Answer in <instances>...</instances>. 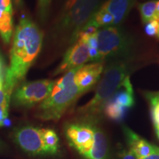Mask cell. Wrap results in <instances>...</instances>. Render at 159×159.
<instances>
[{
  "label": "cell",
  "instance_id": "cell-2",
  "mask_svg": "<svg viewBox=\"0 0 159 159\" xmlns=\"http://www.w3.org/2000/svg\"><path fill=\"white\" fill-rule=\"evenodd\" d=\"M134 57L116 60L107 63L92 99L77 109L80 119H100L105 105L114 95L122 81L134 69Z\"/></svg>",
  "mask_w": 159,
  "mask_h": 159
},
{
  "label": "cell",
  "instance_id": "cell-4",
  "mask_svg": "<svg viewBox=\"0 0 159 159\" xmlns=\"http://www.w3.org/2000/svg\"><path fill=\"white\" fill-rule=\"evenodd\" d=\"M102 0H67L57 28L69 36V43L76 42L77 35L101 5Z\"/></svg>",
  "mask_w": 159,
  "mask_h": 159
},
{
  "label": "cell",
  "instance_id": "cell-26",
  "mask_svg": "<svg viewBox=\"0 0 159 159\" xmlns=\"http://www.w3.org/2000/svg\"><path fill=\"white\" fill-rule=\"evenodd\" d=\"M138 159H159V148L154 146L153 150H152V152L150 155H148L146 157H144V158Z\"/></svg>",
  "mask_w": 159,
  "mask_h": 159
},
{
  "label": "cell",
  "instance_id": "cell-9",
  "mask_svg": "<svg viewBox=\"0 0 159 159\" xmlns=\"http://www.w3.org/2000/svg\"><path fill=\"white\" fill-rule=\"evenodd\" d=\"M90 61L89 47L83 41H77L69 47L65 53L63 58L58 67L55 69L53 75L66 73L71 69L80 68Z\"/></svg>",
  "mask_w": 159,
  "mask_h": 159
},
{
  "label": "cell",
  "instance_id": "cell-30",
  "mask_svg": "<svg viewBox=\"0 0 159 159\" xmlns=\"http://www.w3.org/2000/svg\"><path fill=\"white\" fill-rule=\"evenodd\" d=\"M3 81H2V78H1V76H0V88H2L3 87Z\"/></svg>",
  "mask_w": 159,
  "mask_h": 159
},
{
  "label": "cell",
  "instance_id": "cell-21",
  "mask_svg": "<svg viewBox=\"0 0 159 159\" xmlns=\"http://www.w3.org/2000/svg\"><path fill=\"white\" fill-rule=\"evenodd\" d=\"M99 28V26L92 19V18H91L90 20L83 26V28L79 32L77 41H83V42L86 43L89 38L96 34Z\"/></svg>",
  "mask_w": 159,
  "mask_h": 159
},
{
  "label": "cell",
  "instance_id": "cell-17",
  "mask_svg": "<svg viewBox=\"0 0 159 159\" xmlns=\"http://www.w3.org/2000/svg\"><path fill=\"white\" fill-rule=\"evenodd\" d=\"M129 109L120 106L112 101L108 100V102L105 105L103 114L109 119L116 122H120L125 119Z\"/></svg>",
  "mask_w": 159,
  "mask_h": 159
},
{
  "label": "cell",
  "instance_id": "cell-27",
  "mask_svg": "<svg viewBox=\"0 0 159 159\" xmlns=\"http://www.w3.org/2000/svg\"><path fill=\"white\" fill-rule=\"evenodd\" d=\"M155 19L159 20V0L157 1L156 13H155Z\"/></svg>",
  "mask_w": 159,
  "mask_h": 159
},
{
  "label": "cell",
  "instance_id": "cell-15",
  "mask_svg": "<svg viewBox=\"0 0 159 159\" xmlns=\"http://www.w3.org/2000/svg\"><path fill=\"white\" fill-rule=\"evenodd\" d=\"M109 100L128 109L135 105L134 91L130 76L125 78Z\"/></svg>",
  "mask_w": 159,
  "mask_h": 159
},
{
  "label": "cell",
  "instance_id": "cell-5",
  "mask_svg": "<svg viewBox=\"0 0 159 159\" xmlns=\"http://www.w3.org/2000/svg\"><path fill=\"white\" fill-rule=\"evenodd\" d=\"M81 95L75 83L63 89L52 87L49 96L39 105L35 116L43 121H58Z\"/></svg>",
  "mask_w": 159,
  "mask_h": 159
},
{
  "label": "cell",
  "instance_id": "cell-3",
  "mask_svg": "<svg viewBox=\"0 0 159 159\" xmlns=\"http://www.w3.org/2000/svg\"><path fill=\"white\" fill-rule=\"evenodd\" d=\"M99 56L97 62L108 63L134 57L135 40L120 25L99 28L97 33Z\"/></svg>",
  "mask_w": 159,
  "mask_h": 159
},
{
  "label": "cell",
  "instance_id": "cell-31",
  "mask_svg": "<svg viewBox=\"0 0 159 159\" xmlns=\"http://www.w3.org/2000/svg\"><path fill=\"white\" fill-rule=\"evenodd\" d=\"M158 23H159V20H158ZM157 38L159 39V27H158V34H157Z\"/></svg>",
  "mask_w": 159,
  "mask_h": 159
},
{
  "label": "cell",
  "instance_id": "cell-19",
  "mask_svg": "<svg viewBox=\"0 0 159 159\" xmlns=\"http://www.w3.org/2000/svg\"><path fill=\"white\" fill-rule=\"evenodd\" d=\"M156 5V0H151V1L139 4V11L140 13L141 19H142L143 24L145 25L151 20L155 19Z\"/></svg>",
  "mask_w": 159,
  "mask_h": 159
},
{
  "label": "cell",
  "instance_id": "cell-7",
  "mask_svg": "<svg viewBox=\"0 0 159 159\" xmlns=\"http://www.w3.org/2000/svg\"><path fill=\"white\" fill-rule=\"evenodd\" d=\"M12 140L24 153L30 157H48L43 138L42 128L33 125L16 128L11 134Z\"/></svg>",
  "mask_w": 159,
  "mask_h": 159
},
{
  "label": "cell",
  "instance_id": "cell-20",
  "mask_svg": "<svg viewBox=\"0 0 159 159\" xmlns=\"http://www.w3.org/2000/svg\"><path fill=\"white\" fill-rule=\"evenodd\" d=\"M92 19L96 22L99 27H108V26L114 25V18L110 13L105 11L101 7L95 12L94 14L92 16Z\"/></svg>",
  "mask_w": 159,
  "mask_h": 159
},
{
  "label": "cell",
  "instance_id": "cell-29",
  "mask_svg": "<svg viewBox=\"0 0 159 159\" xmlns=\"http://www.w3.org/2000/svg\"><path fill=\"white\" fill-rule=\"evenodd\" d=\"M155 128H156V132L157 136H158V138L159 139V127H155Z\"/></svg>",
  "mask_w": 159,
  "mask_h": 159
},
{
  "label": "cell",
  "instance_id": "cell-1",
  "mask_svg": "<svg viewBox=\"0 0 159 159\" xmlns=\"http://www.w3.org/2000/svg\"><path fill=\"white\" fill-rule=\"evenodd\" d=\"M43 43V33L34 22L22 18L17 25L11 52V61L3 86L13 93L36 60Z\"/></svg>",
  "mask_w": 159,
  "mask_h": 159
},
{
  "label": "cell",
  "instance_id": "cell-25",
  "mask_svg": "<svg viewBox=\"0 0 159 159\" xmlns=\"http://www.w3.org/2000/svg\"><path fill=\"white\" fill-rule=\"evenodd\" d=\"M119 159H138L137 157L135 156L134 152L131 150H123L121 151L119 156Z\"/></svg>",
  "mask_w": 159,
  "mask_h": 159
},
{
  "label": "cell",
  "instance_id": "cell-33",
  "mask_svg": "<svg viewBox=\"0 0 159 159\" xmlns=\"http://www.w3.org/2000/svg\"><path fill=\"white\" fill-rule=\"evenodd\" d=\"M158 94H159V92H158Z\"/></svg>",
  "mask_w": 159,
  "mask_h": 159
},
{
  "label": "cell",
  "instance_id": "cell-23",
  "mask_svg": "<svg viewBox=\"0 0 159 159\" xmlns=\"http://www.w3.org/2000/svg\"><path fill=\"white\" fill-rule=\"evenodd\" d=\"M51 1L52 0H38L39 14L42 21H45L48 16Z\"/></svg>",
  "mask_w": 159,
  "mask_h": 159
},
{
  "label": "cell",
  "instance_id": "cell-32",
  "mask_svg": "<svg viewBox=\"0 0 159 159\" xmlns=\"http://www.w3.org/2000/svg\"><path fill=\"white\" fill-rule=\"evenodd\" d=\"M0 70H1V63H0ZM1 76V75H0Z\"/></svg>",
  "mask_w": 159,
  "mask_h": 159
},
{
  "label": "cell",
  "instance_id": "cell-22",
  "mask_svg": "<svg viewBox=\"0 0 159 159\" xmlns=\"http://www.w3.org/2000/svg\"><path fill=\"white\" fill-rule=\"evenodd\" d=\"M146 97L150 104L151 115L155 127H159V94L158 93H146Z\"/></svg>",
  "mask_w": 159,
  "mask_h": 159
},
{
  "label": "cell",
  "instance_id": "cell-24",
  "mask_svg": "<svg viewBox=\"0 0 159 159\" xmlns=\"http://www.w3.org/2000/svg\"><path fill=\"white\" fill-rule=\"evenodd\" d=\"M159 23L158 19H152L145 24L144 31L145 33L150 37L157 36L158 32Z\"/></svg>",
  "mask_w": 159,
  "mask_h": 159
},
{
  "label": "cell",
  "instance_id": "cell-10",
  "mask_svg": "<svg viewBox=\"0 0 159 159\" xmlns=\"http://www.w3.org/2000/svg\"><path fill=\"white\" fill-rule=\"evenodd\" d=\"M105 63L93 62L80 67L75 76V83L83 94L91 90L102 76Z\"/></svg>",
  "mask_w": 159,
  "mask_h": 159
},
{
  "label": "cell",
  "instance_id": "cell-8",
  "mask_svg": "<svg viewBox=\"0 0 159 159\" xmlns=\"http://www.w3.org/2000/svg\"><path fill=\"white\" fill-rule=\"evenodd\" d=\"M65 136L69 144L85 158L94 144V131L89 120L80 119L65 127Z\"/></svg>",
  "mask_w": 159,
  "mask_h": 159
},
{
  "label": "cell",
  "instance_id": "cell-16",
  "mask_svg": "<svg viewBox=\"0 0 159 159\" xmlns=\"http://www.w3.org/2000/svg\"><path fill=\"white\" fill-rule=\"evenodd\" d=\"M43 138L48 156H55L60 152V139L54 130L42 128Z\"/></svg>",
  "mask_w": 159,
  "mask_h": 159
},
{
  "label": "cell",
  "instance_id": "cell-13",
  "mask_svg": "<svg viewBox=\"0 0 159 159\" xmlns=\"http://www.w3.org/2000/svg\"><path fill=\"white\" fill-rule=\"evenodd\" d=\"M123 132L130 150L134 152L137 158L148 156L152 152L154 145L151 144L128 127H123Z\"/></svg>",
  "mask_w": 159,
  "mask_h": 159
},
{
  "label": "cell",
  "instance_id": "cell-18",
  "mask_svg": "<svg viewBox=\"0 0 159 159\" xmlns=\"http://www.w3.org/2000/svg\"><path fill=\"white\" fill-rule=\"evenodd\" d=\"M12 94L13 93L7 91L4 86L0 88V128L5 125L8 116Z\"/></svg>",
  "mask_w": 159,
  "mask_h": 159
},
{
  "label": "cell",
  "instance_id": "cell-11",
  "mask_svg": "<svg viewBox=\"0 0 159 159\" xmlns=\"http://www.w3.org/2000/svg\"><path fill=\"white\" fill-rule=\"evenodd\" d=\"M92 125L94 131V144L90 152L84 159H110L109 147L104 130L99 125V120L87 119Z\"/></svg>",
  "mask_w": 159,
  "mask_h": 159
},
{
  "label": "cell",
  "instance_id": "cell-6",
  "mask_svg": "<svg viewBox=\"0 0 159 159\" xmlns=\"http://www.w3.org/2000/svg\"><path fill=\"white\" fill-rule=\"evenodd\" d=\"M55 81L40 80L24 83L12 94L11 102L15 107L30 108L41 104L49 96Z\"/></svg>",
  "mask_w": 159,
  "mask_h": 159
},
{
  "label": "cell",
  "instance_id": "cell-14",
  "mask_svg": "<svg viewBox=\"0 0 159 159\" xmlns=\"http://www.w3.org/2000/svg\"><path fill=\"white\" fill-rule=\"evenodd\" d=\"M13 34V7L11 0H0V35L9 43Z\"/></svg>",
  "mask_w": 159,
  "mask_h": 159
},
{
  "label": "cell",
  "instance_id": "cell-12",
  "mask_svg": "<svg viewBox=\"0 0 159 159\" xmlns=\"http://www.w3.org/2000/svg\"><path fill=\"white\" fill-rule=\"evenodd\" d=\"M136 0H107L100 7L114 18V25H120L128 16Z\"/></svg>",
  "mask_w": 159,
  "mask_h": 159
},
{
  "label": "cell",
  "instance_id": "cell-28",
  "mask_svg": "<svg viewBox=\"0 0 159 159\" xmlns=\"http://www.w3.org/2000/svg\"><path fill=\"white\" fill-rule=\"evenodd\" d=\"M6 145L4 144V143L0 140V153H2V152H5L6 150Z\"/></svg>",
  "mask_w": 159,
  "mask_h": 159
}]
</instances>
